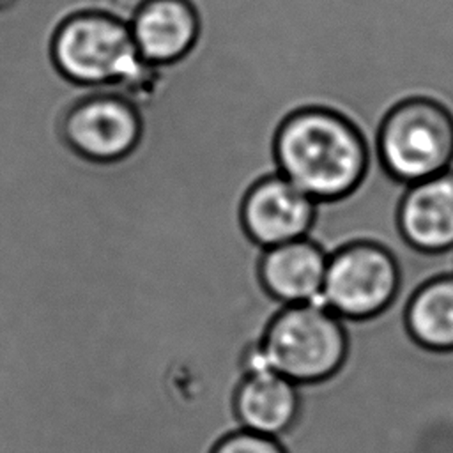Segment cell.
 Returning <instances> with one entry per match:
<instances>
[{"instance_id":"6da1fadb","label":"cell","mask_w":453,"mask_h":453,"mask_svg":"<svg viewBox=\"0 0 453 453\" xmlns=\"http://www.w3.org/2000/svg\"><path fill=\"white\" fill-rule=\"evenodd\" d=\"M373 136L365 138L352 120L334 110H299L278 129V172L317 202L340 198L363 180Z\"/></svg>"},{"instance_id":"7a4b0ae2","label":"cell","mask_w":453,"mask_h":453,"mask_svg":"<svg viewBox=\"0 0 453 453\" xmlns=\"http://www.w3.org/2000/svg\"><path fill=\"white\" fill-rule=\"evenodd\" d=\"M345 352L342 317L322 303L285 304L250 356L248 372L271 368L294 382H313L334 373Z\"/></svg>"},{"instance_id":"3957f363","label":"cell","mask_w":453,"mask_h":453,"mask_svg":"<svg viewBox=\"0 0 453 453\" xmlns=\"http://www.w3.org/2000/svg\"><path fill=\"white\" fill-rule=\"evenodd\" d=\"M386 172L405 184L453 168V106L430 96L409 97L389 110L377 138Z\"/></svg>"},{"instance_id":"277c9868","label":"cell","mask_w":453,"mask_h":453,"mask_svg":"<svg viewBox=\"0 0 453 453\" xmlns=\"http://www.w3.org/2000/svg\"><path fill=\"white\" fill-rule=\"evenodd\" d=\"M58 69L83 85H119L142 74L129 23L106 12H80L58 28L53 41Z\"/></svg>"},{"instance_id":"5b68a950","label":"cell","mask_w":453,"mask_h":453,"mask_svg":"<svg viewBox=\"0 0 453 453\" xmlns=\"http://www.w3.org/2000/svg\"><path fill=\"white\" fill-rule=\"evenodd\" d=\"M400 288L395 255L373 241H354L329 255L320 303L342 319L382 311Z\"/></svg>"},{"instance_id":"8992f818","label":"cell","mask_w":453,"mask_h":453,"mask_svg":"<svg viewBox=\"0 0 453 453\" xmlns=\"http://www.w3.org/2000/svg\"><path fill=\"white\" fill-rule=\"evenodd\" d=\"M64 133L73 149L96 161L127 156L142 134L136 106L113 85L80 101L67 115Z\"/></svg>"},{"instance_id":"52a82bcc","label":"cell","mask_w":453,"mask_h":453,"mask_svg":"<svg viewBox=\"0 0 453 453\" xmlns=\"http://www.w3.org/2000/svg\"><path fill=\"white\" fill-rule=\"evenodd\" d=\"M317 212V200L281 173L258 180L242 203V223L262 248L306 237Z\"/></svg>"},{"instance_id":"ba28073f","label":"cell","mask_w":453,"mask_h":453,"mask_svg":"<svg viewBox=\"0 0 453 453\" xmlns=\"http://www.w3.org/2000/svg\"><path fill=\"white\" fill-rule=\"evenodd\" d=\"M398 228L418 251H453V168L407 186L398 205Z\"/></svg>"},{"instance_id":"9c48e42d","label":"cell","mask_w":453,"mask_h":453,"mask_svg":"<svg viewBox=\"0 0 453 453\" xmlns=\"http://www.w3.org/2000/svg\"><path fill=\"white\" fill-rule=\"evenodd\" d=\"M327 260L329 255L315 241L294 239L264 250L260 278L283 304L320 303Z\"/></svg>"},{"instance_id":"30bf717a","label":"cell","mask_w":453,"mask_h":453,"mask_svg":"<svg viewBox=\"0 0 453 453\" xmlns=\"http://www.w3.org/2000/svg\"><path fill=\"white\" fill-rule=\"evenodd\" d=\"M129 28L142 60L165 65L182 58L198 35V16L188 0H145Z\"/></svg>"},{"instance_id":"8fae6325","label":"cell","mask_w":453,"mask_h":453,"mask_svg":"<svg viewBox=\"0 0 453 453\" xmlns=\"http://www.w3.org/2000/svg\"><path fill=\"white\" fill-rule=\"evenodd\" d=\"M299 393L294 380L271 370L246 373L235 395V412L242 428L278 437L294 421Z\"/></svg>"},{"instance_id":"7c38bea8","label":"cell","mask_w":453,"mask_h":453,"mask_svg":"<svg viewBox=\"0 0 453 453\" xmlns=\"http://www.w3.org/2000/svg\"><path fill=\"white\" fill-rule=\"evenodd\" d=\"M405 320L419 345L453 352V269L434 274L414 290Z\"/></svg>"},{"instance_id":"4fadbf2b","label":"cell","mask_w":453,"mask_h":453,"mask_svg":"<svg viewBox=\"0 0 453 453\" xmlns=\"http://www.w3.org/2000/svg\"><path fill=\"white\" fill-rule=\"evenodd\" d=\"M212 453H285V449L276 437L242 428L225 437Z\"/></svg>"}]
</instances>
